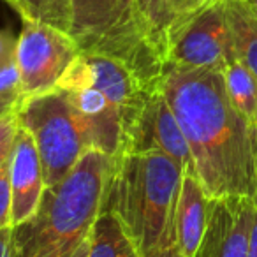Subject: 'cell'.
Masks as SVG:
<instances>
[{
  "instance_id": "8fae6325",
  "label": "cell",
  "mask_w": 257,
  "mask_h": 257,
  "mask_svg": "<svg viewBox=\"0 0 257 257\" xmlns=\"http://www.w3.org/2000/svg\"><path fill=\"white\" fill-rule=\"evenodd\" d=\"M92 69L93 86L106 95L123 118L125 136L131 125L136 121L147 99L155 90L148 88L140 76L123 62L99 53H83ZM125 143V140H123Z\"/></svg>"
},
{
  "instance_id": "52a82bcc",
  "label": "cell",
  "mask_w": 257,
  "mask_h": 257,
  "mask_svg": "<svg viewBox=\"0 0 257 257\" xmlns=\"http://www.w3.org/2000/svg\"><path fill=\"white\" fill-rule=\"evenodd\" d=\"M234 58L225 0H217L194 16L166 51V64L220 72Z\"/></svg>"
},
{
  "instance_id": "7a4b0ae2",
  "label": "cell",
  "mask_w": 257,
  "mask_h": 257,
  "mask_svg": "<svg viewBox=\"0 0 257 257\" xmlns=\"http://www.w3.org/2000/svg\"><path fill=\"white\" fill-rule=\"evenodd\" d=\"M183 168L159 150L111 159L102 208L120 217L141 257H155L175 241V211Z\"/></svg>"
},
{
  "instance_id": "d4e9b609",
  "label": "cell",
  "mask_w": 257,
  "mask_h": 257,
  "mask_svg": "<svg viewBox=\"0 0 257 257\" xmlns=\"http://www.w3.org/2000/svg\"><path fill=\"white\" fill-rule=\"evenodd\" d=\"M155 257H183V255L180 253L176 243H171V245H168L161 253H159V255H155Z\"/></svg>"
},
{
  "instance_id": "7c38bea8",
  "label": "cell",
  "mask_w": 257,
  "mask_h": 257,
  "mask_svg": "<svg viewBox=\"0 0 257 257\" xmlns=\"http://www.w3.org/2000/svg\"><path fill=\"white\" fill-rule=\"evenodd\" d=\"M211 199L199 178L183 173L175 211V241L183 257H196L210 217Z\"/></svg>"
},
{
  "instance_id": "ffe728a7",
  "label": "cell",
  "mask_w": 257,
  "mask_h": 257,
  "mask_svg": "<svg viewBox=\"0 0 257 257\" xmlns=\"http://www.w3.org/2000/svg\"><path fill=\"white\" fill-rule=\"evenodd\" d=\"M0 95L13 100H22L25 97L16 60L0 69Z\"/></svg>"
},
{
  "instance_id": "7402d4cb",
  "label": "cell",
  "mask_w": 257,
  "mask_h": 257,
  "mask_svg": "<svg viewBox=\"0 0 257 257\" xmlns=\"http://www.w3.org/2000/svg\"><path fill=\"white\" fill-rule=\"evenodd\" d=\"M16 44L18 37L11 30H0V69L16 60Z\"/></svg>"
},
{
  "instance_id": "d6986e66",
  "label": "cell",
  "mask_w": 257,
  "mask_h": 257,
  "mask_svg": "<svg viewBox=\"0 0 257 257\" xmlns=\"http://www.w3.org/2000/svg\"><path fill=\"white\" fill-rule=\"evenodd\" d=\"M20 123L16 118V107L0 118V175L8 168L9 157H11L13 143H15L16 133H18Z\"/></svg>"
},
{
  "instance_id": "9c48e42d",
  "label": "cell",
  "mask_w": 257,
  "mask_h": 257,
  "mask_svg": "<svg viewBox=\"0 0 257 257\" xmlns=\"http://www.w3.org/2000/svg\"><path fill=\"white\" fill-rule=\"evenodd\" d=\"M257 201L246 197L211 199L210 217L196 257H246Z\"/></svg>"
},
{
  "instance_id": "4fadbf2b",
  "label": "cell",
  "mask_w": 257,
  "mask_h": 257,
  "mask_svg": "<svg viewBox=\"0 0 257 257\" xmlns=\"http://www.w3.org/2000/svg\"><path fill=\"white\" fill-rule=\"evenodd\" d=\"M145 30L166 64V51L173 37L203 9L217 0H136Z\"/></svg>"
},
{
  "instance_id": "83f0119b",
  "label": "cell",
  "mask_w": 257,
  "mask_h": 257,
  "mask_svg": "<svg viewBox=\"0 0 257 257\" xmlns=\"http://www.w3.org/2000/svg\"><path fill=\"white\" fill-rule=\"evenodd\" d=\"M6 2H8V0H6Z\"/></svg>"
},
{
  "instance_id": "ba28073f",
  "label": "cell",
  "mask_w": 257,
  "mask_h": 257,
  "mask_svg": "<svg viewBox=\"0 0 257 257\" xmlns=\"http://www.w3.org/2000/svg\"><path fill=\"white\" fill-rule=\"evenodd\" d=\"M150 150H159L169 155L182 166L185 173L196 175L189 141L176 120L175 111L171 109L169 102L159 88L152 92L140 116L127 131L121 154Z\"/></svg>"
},
{
  "instance_id": "6da1fadb",
  "label": "cell",
  "mask_w": 257,
  "mask_h": 257,
  "mask_svg": "<svg viewBox=\"0 0 257 257\" xmlns=\"http://www.w3.org/2000/svg\"><path fill=\"white\" fill-rule=\"evenodd\" d=\"M157 88L189 141L208 197L257 201V128L231 104L222 72L166 64Z\"/></svg>"
},
{
  "instance_id": "5b68a950",
  "label": "cell",
  "mask_w": 257,
  "mask_h": 257,
  "mask_svg": "<svg viewBox=\"0 0 257 257\" xmlns=\"http://www.w3.org/2000/svg\"><path fill=\"white\" fill-rule=\"evenodd\" d=\"M16 118L36 141L46 187L60 182L92 148L88 123L65 90L25 95L16 106Z\"/></svg>"
},
{
  "instance_id": "484cf974",
  "label": "cell",
  "mask_w": 257,
  "mask_h": 257,
  "mask_svg": "<svg viewBox=\"0 0 257 257\" xmlns=\"http://www.w3.org/2000/svg\"><path fill=\"white\" fill-rule=\"evenodd\" d=\"M71 257H88V238H86L85 241H83L81 245L72 252Z\"/></svg>"
},
{
  "instance_id": "5bb4252c",
  "label": "cell",
  "mask_w": 257,
  "mask_h": 257,
  "mask_svg": "<svg viewBox=\"0 0 257 257\" xmlns=\"http://www.w3.org/2000/svg\"><path fill=\"white\" fill-rule=\"evenodd\" d=\"M88 257H141L123 222L109 208H100L88 236Z\"/></svg>"
},
{
  "instance_id": "30bf717a",
  "label": "cell",
  "mask_w": 257,
  "mask_h": 257,
  "mask_svg": "<svg viewBox=\"0 0 257 257\" xmlns=\"http://www.w3.org/2000/svg\"><path fill=\"white\" fill-rule=\"evenodd\" d=\"M8 173L13 196V227H16L36 213L46 189L43 162L36 141L32 134L23 127H20L16 133L11 157L8 162Z\"/></svg>"
},
{
  "instance_id": "8992f818",
  "label": "cell",
  "mask_w": 257,
  "mask_h": 257,
  "mask_svg": "<svg viewBox=\"0 0 257 257\" xmlns=\"http://www.w3.org/2000/svg\"><path fill=\"white\" fill-rule=\"evenodd\" d=\"M81 53L67 32L34 20H23L16 44V64L25 95L53 90L65 69Z\"/></svg>"
},
{
  "instance_id": "ac0fdd59",
  "label": "cell",
  "mask_w": 257,
  "mask_h": 257,
  "mask_svg": "<svg viewBox=\"0 0 257 257\" xmlns=\"http://www.w3.org/2000/svg\"><path fill=\"white\" fill-rule=\"evenodd\" d=\"M93 86V78H92V69L86 60V57L83 53H79L78 57L72 60V64L65 69V72L62 74L60 81L57 83L55 88L65 90V92H79Z\"/></svg>"
},
{
  "instance_id": "603a6c76",
  "label": "cell",
  "mask_w": 257,
  "mask_h": 257,
  "mask_svg": "<svg viewBox=\"0 0 257 257\" xmlns=\"http://www.w3.org/2000/svg\"><path fill=\"white\" fill-rule=\"evenodd\" d=\"M0 257H20L15 234H13V225L0 227Z\"/></svg>"
},
{
  "instance_id": "e0dca14e",
  "label": "cell",
  "mask_w": 257,
  "mask_h": 257,
  "mask_svg": "<svg viewBox=\"0 0 257 257\" xmlns=\"http://www.w3.org/2000/svg\"><path fill=\"white\" fill-rule=\"evenodd\" d=\"M22 20H34L69 34L71 4L69 0H8Z\"/></svg>"
},
{
  "instance_id": "44dd1931",
  "label": "cell",
  "mask_w": 257,
  "mask_h": 257,
  "mask_svg": "<svg viewBox=\"0 0 257 257\" xmlns=\"http://www.w3.org/2000/svg\"><path fill=\"white\" fill-rule=\"evenodd\" d=\"M13 196H11V183H9V173L8 168L0 175V227L13 225Z\"/></svg>"
},
{
  "instance_id": "9a60e30c",
  "label": "cell",
  "mask_w": 257,
  "mask_h": 257,
  "mask_svg": "<svg viewBox=\"0 0 257 257\" xmlns=\"http://www.w3.org/2000/svg\"><path fill=\"white\" fill-rule=\"evenodd\" d=\"M225 13L236 58L257 78V11L248 0H225Z\"/></svg>"
},
{
  "instance_id": "cb8c5ba5",
  "label": "cell",
  "mask_w": 257,
  "mask_h": 257,
  "mask_svg": "<svg viewBox=\"0 0 257 257\" xmlns=\"http://www.w3.org/2000/svg\"><path fill=\"white\" fill-rule=\"evenodd\" d=\"M18 104H20V100H13V99H8V97L0 95V118L4 116L6 113H9V111L15 109Z\"/></svg>"
},
{
  "instance_id": "3957f363",
  "label": "cell",
  "mask_w": 257,
  "mask_h": 257,
  "mask_svg": "<svg viewBox=\"0 0 257 257\" xmlns=\"http://www.w3.org/2000/svg\"><path fill=\"white\" fill-rule=\"evenodd\" d=\"M111 157L90 148L58 183L46 187L36 213L13 227L20 257H71L99 217Z\"/></svg>"
},
{
  "instance_id": "2e32d148",
  "label": "cell",
  "mask_w": 257,
  "mask_h": 257,
  "mask_svg": "<svg viewBox=\"0 0 257 257\" xmlns=\"http://www.w3.org/2000/svg\"><path fill=\"white\" fill-rule=\"evenodd\" d=\"M231 104L250 125L257 128V78L243 62L234 58L222 71Z\"/></svg>"
},
{
  "instance_id": "4316f807",
  "label": "cell",
  "mask_w": 257,
  "mask_h": 257,
  "mask_svg": "<svg viewBox=\"0 0 257 257\" xmlns=\"http://www.w3.org/2000/svg\"><path fill=\"white\" fill-rule=\"evenodd\" d=\"M248 2H250V6L257 11V0H248Z\"/></svg>"
},
{
  "instance_id": "277c9868",
  "label": "cell",
  "mask_w": 257,
  "mask_h": 257,
  "mask_svg": "<svg viewBox=\"0 0 257 257\" xmlns=\"http://www.w3.org/2000/svg\"><path fill=\"white\" fill-rule=\"evenodd\" d=\"M69 36L81 53L113 57L155 90L164 60L150 43L136 0H69Z\"/></svg>"
}]
</instances>
